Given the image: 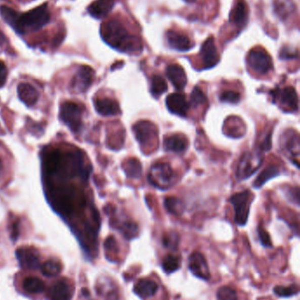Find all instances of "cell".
Masks as SVG:
<instances>
[{
  "mask_svg": "<svg viewBox=\"0 0 300 300\" xmlns=\"http://www.w3.org/2000/svg\"><path fill=\"white\" fill-rule=\"evenodd\" d=\"M234 121L233 120V118H228V120H230V122H228L227 120L226 121L225 124V131H226V134H228L231 137H241L245 133V128L244 126H239L236 127L237 124L239 122H237L238 118H234Z\"/></svg>",
  "mask_w": 300,
  "mask_h": 300,
  "instance_id": "obj_34",
  "label": "cell"
},
{
  "mask_svg": "<svg viewBox=\"0 0 300 300\" xmlns=\"http://www.w3.org/2000/svg\"><path fill=\"white\" fill-rule=\"evenodd\" d=\"M7 37L5 36V34H4L3 32L0 30V47L4 46V45L7 43Z\"/></svg>",
  "mask_w": 300,
  "mask_h": 300,
  "instance_id": "obj_46",
  "label": "cell"
},
{
  "mask_svg": "<svg viewBox=\"0 0 300 300\" xmlns=\"http://www.w3.org/2000/svg\"><path fill=\"white\" fill-rule=\"evenodd\" d=\"M189 142L185 136L181 134H174L164 138L163 147L165 151H171L175 153L184 152L188 147Z\"/></svg>",
  "mask_w": 300,
  "mask_h": 300,
  "instance_id": "obj_24",
  "label": "cell"
},
{
  "mask_svg": "<svg viewBox=\"0 0 300 300\" xmlns=\"http://www.w3.org/2000/svg\"><path fill=\"white\" fill-rule=\"evenodd\" d=\"M272 6L274 14L282 21H286L297 11L294 0H273Z\"/></svg>",
  "mask_w": 300,
  "mask_h": 300,
  "instance_id": "obj_20",
  "label": "cell"
},
{
  "mask_svg": "<svg viewBox=\"0 0 300 300\" xmlns=\"http://www.w3.org/2000/svg\"><path fill=\"white\" fill-rule=\"evenodd\" d=\"M258 235H259L261 243L263 244V247H272V242L270 240V234L263 227H259L258 228Z\"/></svg>",
  "mask_w": 300,
  "mask_h": 300,
  "instance_id": "obj_41",
  "label": "cell"
},
{
  "mask_svg": "<svg viewBox=\"0 0 300 300\" xmlns=\"http://www.w3.org/2000/svg\"><path fill=\"white\" fill-rule=\"evenodd\" d=\"M114 226L128 240L134 239L139 234V226L135 222H133L132 220H124V221L118 222V223L115 222Z\"/></svg>",
  "mask_w": 300,
  "mask_h": 300,
  "instance_id": "obj_26",
  "label": "cell"
},
{
  "mask_svg": "<svg viewBox=\"0 0 300 300\" xmlns=\"http://www.w3.org/2000/svg\"><path fill=\"white\" fill-rule=\"evenodd\" d=\"M1 164H2V163H1V160H0V168H1Z\"/></svg>",
  "mask_w": 300,
  "mask_h": 300,
  "instance_id": "obj_48",
  "label": "cell"
},
{
  "mask_svg": "<svg viewBox=\"0 0 300 300\" xmlns=\"http://www.w3.org/2000/svg\"><path fill=\"white\" fill-rule=\"evenodd\" d=\"M84 109L78 104L64 102L62 104L59 112L60 120L74 133H80L83 127L82 115Z\"/></svg>",
  "mask_w": 300,
  "mask_h": 300,
  "instance_id": "obj_3",
  "label": "cell"
},
{
  "mask_svg": "<svg viewBox=\"0 0 300 300\" xmlns=\"http://www.w3.org/2000/svg\"><path fill=\"white\" fill-rule=\"evenodd\" d=\"M99 295H101L107 300H118V290L110 280L102 281L97 287Z\"/></svg>",
  "mask_w": 300,
  "mask_h": 300,
  "instance_id": "obj_28",
  "label": "cell"
},
{
  "mask_svg": "<svg viewBox=\"0 0 300 300\" xmlns=\"http://www.w3.org/2000/svg\"><path fill=\"white\" fill-rule=\"evenodd\" d=\"M220 99L225 103H239L240 100V94L234 90H226L220 94Z\"/></svg>",
  "mask_w": 300,
  "mask_h": 300,
  "instance_id": "obj_40",
  "label": "cell"
},
{
  "mask_svg": "<svg viewBox=\"0 0 300 300\" xmlns=\"http://www.w3.org/2000/svg\"><path fill=\"white\" fill-rule=\"evenodd\" d=\"M165 38L169 47L180 52L189 51L195 46L189 36L175 30L167 31L165 33Z\"/></svg>",
  "mask_w": 300,
  "mask_h": 300,
  "instance_id": "obj_14",
  "label": "cell"
},
{
  "mask_svg": "<svg viewBox=\"0 0 300 300\" xmlns=\"http://www.w3.org/2000/svg\"><path fill=\"white\" fill-rule=\"evenodd\" d=\"M136 139L142 147L148 148L155 142L158 136V129L151 121L142 120L133 126Z\"/></svg>",
  "mask_w": 300,
  "mask_h": 300,
  "instance_id": "obj_7",
  "label": "cell"
},
{
  "mask_svg": "<svg viewBox=\"0 0 300 300\" xmlns=\"http://www.w3.org/2000/svg\"><path fill=\"white\" fill-rule=\"evenodd\" d=\"M234 208V220L237 225L245 226L247 222L249 215L250 204L252 202V194L249 190L241 191L240 193L234 194L229 199Z\"/></svg>",
  "mask_w": 300,
  "mask_h": 300,
  "instance_id": "obj_5",
  "label": "cell"
},
{
  "mask_svg": "<svg viewBox=\"0 0 300 300\" xmlns=\"http://www.w3.org/2000/svg\"><path fill=\"white\" fill-rule=\"evenodd\" d=\"M101 35L106 43L121 53L138 55L143 51L141 39L130 33L118 20H109L102 24Z\"/></svg>",
  "mask_w": 300,
  "mask_h": 300,
  "instance_id": "obj_1",
  "label": "cell"
},
{
  "mask_svg": "<svg viewBox=\"0 0 300 300\" xmlns=\"http://www.w3.org/2000/svg\"><path fill=\"white\" fill-rule=\"evenodd\" d=\"M115 4V0H95L88 7V13L96 20H103L111 13Z\"/></svg>",
  "mask_w": 300,
  "mask_h": 300,
  "instance_id": "obj_19",
  "label": "cell"
},
{
  "mask_svg": "<svg viewBox=\"0 0 300 300\" xmlns=\"http://www.w3.org/2000/svg\"><path fill=\"white\" fill-rule=\"evenodd\" d=\"M184 1H185V2H187V3L191 4V3H195V2H196V0H184Z\"/></svg>",
  "mask_w": 300,
  "mask_h": 300,
  "instance_id": "obj_47",
  "label": "cell"
},
{
  "mask_svg": "<svg viewBox=\"0 0 300 300\" xmlns=\"http://www.w3.org/2000/svg\"><path fill=\"white\" fill-rule=\"evenodd\" d=\"M95 78V70L91 67L81 66L78 68L71 80V89L76 92H84L91 86Z\"/></svg>",
  "mask_w": 300,
  "mask_h": 300,
  "instance_id": "obj_10",
  "label": "cell"
},
{
  "mask_svg": "<svg viewBox=\"0 0 300 300\" xmlns=\"http://www.w3.org/2000/svg\"><path fill=\"white\" fill-rule=\"evenodd\" d=\"M165 105L170 113L178 116L186 117L189 112V102L182 94H170L165 98Z\"/></svg>",
  "mask_w": 300,
  "mask_h": 300,
  "instance_id": "obj_15",
  "label": "cell"
},
{
  "mask_svg": "<svg viewBox=\"0 0 300 300\" xmlns=\"http://www.w3.org/2000/svg\"><path fill=\"white\" fill-rule=\"evenodd\" d=\"M105 249L108 253L116 254L118 252V246L115 240V237L109 236L106 240L104 244Z\"/></svg>",
  "mask_w": 300,
  "mask_h": 300,
  "instance_id": "obj_42",
  "label": "cell"
},
{
  "mask_svg": "<svg viewBox=\"0 0 300 300\" xmlns=\"http://www.w3.org/2000/svg\"><path fill=\"white\" fill-rule=\"evenodd\" d=\"M279 57L283 60L297 58V50L291 49L290 47H283L279 54Z\"/></svg>",
  "mask_w": 300,
  "mask_h": 300,
  "instance_id": "obj_43",
  "label": "cell"
},
{
  "mask_svg": "<svg viewBox=\"0 0 300 300\" xmlns=\"http://www.w3.org/2000/svg\"><path fill=\"white\" fill-rule=\"evenodd\" d=\"M125 174L130 178H139L142 174V165L139 160L130 158L122 164Z\"/></svg>",
  "mask_w": 300,
  "mask_h": 300,
  "instance_id": "obj_29",
  "label": "cell"
},
{
  "mask_svg": "<svg viewBox=\"0 0 300 300\" xmlns=\"http://www.w3.org/2000/svg\"><path fill=\"white\" fill-rule=\"evenodd\" d=\"M7 69L6 64L2 61H0V88L5 85L7 82Z\"/></svg>",
  "mask_w": 300,
  "mask_h": 300,
  "instance_id": "obj_44",
  "label": "cell"
},
{
  "mask_svg": "<svg viewBox=\"0 0 300 300\" xmlns=\"http://www.w3.org/2000/svg\"><path fill=\"white\" fill-rule=\"evenodd\" d=\"M50 19L51 14L48 9V5L44 4L26 14H18L13 28L20 34H26L40 30L50 22Z\"/></svg>",
  "mask_w": 300,
  "mask_h": 300,
  "instance_id": "obj_2",
  "label": "cell"
},
{
  "mask_svg": "<svg viewBox=\"0 0 300 300\" xmlns=\"http://www.w3.org/2000/svg\"><path fill=\"white\" fill-rule=\"evenodd\" d=\"M16 257L20 267L26 270H35L40 266V255L33 247L18 248Z\"/></svg>",
  "mask_w": 300,
  "mask_h": 300,
  "instance_id": "obj_13",
  "label": "cell"
},
{
  "mask_svg": "<svg viewBox=\"0 0 300 300\" xmlns=\"http://www.w3.org/2000/svg\"><path fill=\"white\" fill-rule=\"evenodd\" d=\"M165 75L176 90H182L185 88L188 79L182 66L178 64H170L165 69Z\"/></svg>",
  "mask_w": 300,
  "mask_h": 300,
  "instance_id": "obj_18",
  "label": "cell"
},
{
  "mask_svg": "<svg viewBox=\"0 0 300 300\" xmlns=\"http://www.w3.org/2000/svg\"><path fill=\"white\" fill-rule=\"evenodd\" d=\"M19 233H20V231H19V221H16V222H14V225H13L12 238H13L14 240H16L18 235H19Z\"/></svg>",
  "mask_w": 300,
  "mask_h": 300,
  "instance_id": "obj_45",
  "label": "cell"
},
{
  "mask_svg": "<svg viewBox=\"0 0 300 300\" xmlns=\"http://www.w3.org/2000/svg\"><path fill=\"white\" fill-rule=\"evenodd\" d=\"M299 292L297 284H291L289 286H276L274 288V293L279 297H290L296 296Z\"/></svg>",
  "mask_w": 300,
  "mask_h": 300,
  "instance_id": "obj_36",
  "label": "cell"
},
{
  "mask_svg": "<svg viewBox=\"0 0 300 300\" xmlns=\"http://www.w3.org/2000/svg\"><path fill=\"white\" fill-rule=\"evenodd\" d=\"M40 270L44 276L52 277L58 276L62 270V264L57 260H48L40 266Z\"/></svg>",
  "mask_w": 300,
  "mask_h": 300,
  "instance_id": "obj_33",
  "label": "cell"
},
{
  "mask_svg": "<svg viewBox=\"0 0 300 300\" xmlns=\"http://www.w3.org/2000/svg\"><path fill=\"white\" fill-rule=\"evenodd\" d=\"M274 101H279L281 106L285 110L290 112H297L298 109V97L297 91L294 87L287 86L283 89L271 91Z\"/></svg>",
  "mask_w": 300,
  "mask_h": 300,
  "instance_id": "obj_9",
  "label": "cell"
},
{
  "mask_svg": "<svg viewBox=\"0 0 300 300\" xmlns=\"http://www.w3.org/2000/svg\"><path fill=\"white\" fill-rule=\"evenodd\" d=\"M167 90V84L160 76H153L151 80V93L155 97H159Z\"/></svg>",
  "mask_w": 300,
  "mask_h": 300,
  "instance_id": "obj_32",
  "label": "cell"
},
{
  "mask_svg": "<svg viewBox=\"0 0 300 300\" xmlns=\"http://www.w3.org/2000/svg\"><path fill=\"white\" fill-rule=\"evenodd\" d=\"M248 20V7L245 0H238L230 13V22L242 29Z\"/></svg>",
  "mask_w": 300,
  "mask_h": 300,
  "instance_id": "obj_17",
  "label": "cell"
},
{
  "mask_svg": "<svg viewBox=\"0 0 300 300\" xmlns=\"http://www.w3.org/2000/svg\"><path fill=\"white\" fill-rule=\"evenodd\" d=\"M283 148L290 154V157H293L292 162L298 167V156H299V140L297 133L294 131H288L283 135Z\"/></svg>",
  "mask_w": 300,
  "mask_h": 300,
  "instance_id": "obj_21",
  "label": "cell"
},
{
  "mask_svg": "<svg viewBox=\"0 0 300 300\" xmlns=\"http://www.w3.org/2000/svg\"><path fill=\"white\" fill-rule=\"evenodd\" d=\"M218 300H238L236 290L229 286L220 287L217 292Z\"/></svg>",
  "mask_w": 300,
  "mask_h": 300,
  "instance_id": "obj_38",
  "label": "cell"
},
{
  "mask_svg": "<svg viewBox=\"0 0 300 300\" xmlns=\"http://www.w3.org/2000/svg\"><path fill=\"white\" fill-rule=\"evenodd\" d=\"M18 96L27 107H34L39 99L37 90L30 83H21L18 86Z\"/></svg>",
  "mask_w": 300,
  "mask_h": 300,
  "instance_id": "obj_23",
  "label": "cell"
},
{
  "mask_svg": "<svg viewBox=\"0 0 300 300\" xmlns=\"http://www.w3.org/2000/svg\"><path fill=\"white\" fill-rule=\"evenodd\" d=\"M159 290V285L155 281L150 279H140L134 286V292L141 298H148L155 295Z\"/></svg>",
  "mask_w": 300,
  "mask_h": 300,
  "instance_id": "obj_25",
  "label": "cell"
},
{
  "mask_svg": "<svg viewBox=\"0 0 300 300\" xmlns=\"http://www.w3.org/2000/svg\"><path fill=\"white\" fill-rule=\"evenodd\" d=\"M165 209L170 213V214H175V215H180L183 212V204L179 198L176 197H165Z\"/></svg>",
  "mask_w": 300,
  "mask_h": 300,
  "instance_id": "obj_35",
  "label": "cell"
},
{
  "mask_svg": "<svg viewBox=\"0 0 300 300\" xmlns=\"http://www.w3.org/2000/svg\"><path fill=\"white\" fill-rule=\"evenodd\" d=\"M180 237L176 232L165 233L163 237V245L168 249L176 250L179 246Z\"/></svg>",
  "mask_w": 300,
  "mask_h": 300,
  "instance_id": "obj_37",
  "label": "cell"
},
{
  "mask_svg": "<svg viewBox=\"0 0 300 300\" xmlns=\"http://www.w3.org/2000/svg\"><path fill=\"white\" fill-rule=\"evenodd\" d=\"M72 297L71 284L64 279H60L53 283L48 290L49 300H71Z\"/></svg>",
  "mask_w": 300,
  "mask_h": 300,
  "instance_id": "obj_16",
  "label": "cell"
},
{
  "mask_svg": "<svg viewBox=\"0 0 300 300\" xmlns=\"http://www.w3.org/2000/svg\"><path fill=\"white\" fill-rule=\"evenodd\" d=\"M262 162L263 158L259 156L254 157L253 154L250 152L244 154L238 164L237 177L240 180L247 179L260 168Z\"/></svg>",
  "mask_w": 300,
  "mask_h": 300,
  "instance_id": "obj_8",
  "label": "cell"
},
{
  "mask_svg": "<svg viewBox=\"0 0 300 300\" xmlns=\"http://www.w3.org/2000/svg\"><path fill=\"white\" fill-rule=\"evenodd\" d=\"M181 263L182 259L179 256L168 254L162 261V269L166 274L174 273L181 268Z\"/></svg>",
  "mask_w": 300,
  "mask_h": 300,
  "instance_id": "obj_30",
  "label": "cell"
},
{
  "mask_svg": "<svg viewBox=\"0 0 300 300\" xmlns=\"http://www.w3.org/2000/svg\"><path fill=\"white\" fill-rule=\"evenodd\" d=\"M246 63L250 69L255 73L265 75L273 68V61L266 50L254 47L249 51L246 57Z\"/></svg>",
  "mask_w": 300,
  "mask_h": 300,
  "instance_id": "obj_6",
  "label": "cell"
},
{
  "mask_svg": "<svg viewBox=\"0 0 300 300\" xmlns=\"http://www.w3.org/2000/svg\"><path fill=\"white\" fill-rule=\"evenodd\" d=\"M279 174H280L279 168L276 166V165H273V164H270L257 177L256 179L254 181V183H253V186L255 187V188H261L264 183L268 182L271 178L277 177Z\"/></svg>",
  "mask_w": 300,
  "mask_h": 300,
  "instance_id": "obj_27",
  "label": "cell"
},
{
  "mask_svg": "<svg viewBox=\"0 0 300 300\" xmlns=\"http://www.w3.org/2000/svg\"><path fill=\"white\" fill-rule=\"evenodd\" d=\"M200 56L204 69H210L220 63V54L218 52L215 40L212 36L209 37L202 43L200 50Z\"/></svg>",
  "mask_w": 300,
  "mask_h": 300,
  "instance_id": "obj_11",
  "label": "cell"
},
{
  "mask_svg": "<svg viewBox=\"0 0 300 300\" xmlns=\"http://www.w3.org/2000/svg\"><path fill=\"white\" fill-rule=\"evenodd\" d=\"M95 107L97 113L102 116H115L121 113L118 102L109 97L95 99Z\"/></svg>",
  "mask_w": 300,
  "mask_h": 300,
  "instance_id": "obj_22",
  "label": "cell"
},
{
  "mask_svg": "<svg viewBox=\"0 0 300 300\" xmlns=\"http://www.w3.org/2000/svg\"><path fill=\"white\" fill-rule=\"evenodd\" d=\"M190 103H191V105L194 107H199V106H202V105L207 103V97H206L204 93L202 92V90L200 88H198V87L194 88L192 93H191V101H190Z\"/></svg>",
  "mask_w": 300,
  "mask_h": 300,
  "instance_id": "obj_39",
  "label": "cell"
},
{
  "mask_svg": "<svg viewBox=\"0 0 300 300\" xmlns=\"http://www.w3.org/2000/svg\"><path fill=\"white\" fill-rule=\"evenodd\" d=\"M23 289L28 293H40L45 289V284L38 277H28L23 281Z\"/></svg>",
  "mask_w": 300,
  "mask_h": 300,
  "instance_id": "obj_31",
  "label": "cell"
},
{
  "mask_svg": "<svg viewBox=\"0 0 300 300\" xmlns=\"http://www.w3.org/2000/svg\"><path fill=\"white\" fill-rule=\"evenodd\" d=\"M149 182L159 189H167L175 180V173L168 164L159 163L151 168L148 175Z\"/></svg>",
  "mask_w": 300,
  "mask_h": 300,
  "instance_id": "obj_4",
  "label": "cell"
},
{
  "mask_svg": "<svg viewBox=\"0 0 300 300\" xmlns=\"http://www.w3.org/2000/svg\"><path fill=\"white\" fill-rule=\"evenodd\" d=\"M189 269L197 278L204 281L210 279L209 265L204 256L199 252H194L189 257Z\"/></svg>",
  "mask_w": 300,
  "mask_h": 300,
  "instance_id": "obj_12",
  "label": "cell"
}]
</instances>
